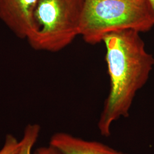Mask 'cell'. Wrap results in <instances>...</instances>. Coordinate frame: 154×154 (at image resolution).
I'll return each instance as SVG.
<instances>
[{
  "label": "cell",
  "mask_w": 154,
  "mask_h": 154,
  "mask_svg": "<svg viewBox=\"0 0 154 154\" xmlns=\"http://www.w3.org/2000/svg\"><path fill=\"white\" fill-rule=\"evenodd\" d=\"M139 34L124 30L109 33L103 39L110 82L98 122L103 137H110L114 122L129 116L135 96L147 82L154 67V57L147 51Z\"/></svg>",
  "instance_id": "cell-1"
},
{
  "label": "cell",
  "mask_w": 154,
  "mask_h": 154,
  "mask_svg": "<svg viewBox=\"0 0 154 154\" xmlns=\"http://www.w3.org/2000/svg\"><path fill=\"white\" fill-rule=\"evenodd\" d=\"M33 154H63L57 149L49 145L48 146L41 147L36 149Z\"/></svg>",
  "instance_id": "cell-8"
},
{
  "label": "cell",
  "mask_w": 154,
  "mask_h": 154,
  "mask_svg": "<svg viewBox=\"0 0 154 154\" xmlns=\"http://www.w3.org/2000/svg\"><path fill=\"white\" fill-rule=\"evenodd\" d=\"M154 26L148 0H85L80 35L88 44H98L109 33L124 30L144 33Z\"/></svg>",
  "instance_id": "cell-2"
},
{
  "label": "cell",
  "mask_w": 154,
  "mask_h": 154,
  "mask_svg": "<svg viewBox=\"0 0 154 154\" xmlns=\"http://www.w3.org/2000/svg\"><path fill=\"white\" fill-rule=\"evenodd\" d=\"M85 0H39L27 41L35 50L57 52L77 36Z\"/></svg>",
  "instance_id": "cell-3"
},
{
  "label": "cell",
  "mask_w": 154,
  "mask_h": 154,
  "mask_svg": "<svg viewBox=\"0 0 154 154\" xmlns=\"http://www.w3.org/2000/svg\"><path fill=\"white\" fill-rule=\"evenodd\" d=\"M149 1V4L151 6V8L152 9V11L153 12L154 16V0H148Z\"/></svg>",
  "instance_id": "cell-9"
},
{
  "label": "cell",
  "mask_w": 154,
  "mask_h": 154,
  "mask_svg": "<svg viewBox=\"0 0 154 154\" xmlns=\"http://www.w3.org/2000/svg\"><path fill=\"white\" fill-rule=\"evenodd\" d=\"M41 132V126L37 123H30L26 126L20 141L17 154H33V147L36 143Z\"/></svg>",
  "instance_id": "cell-6"
},
{
  "label": "cell",
  "mask_w": 154,
  "mask_h": 154,
  "mask_svg": "<svg viewBox=\"0 0 154 154\" xmlns=\"http://www.w3.org/2000/svg\"><path fill=\"white\" fill-rule=\"evenodd\" d=\"M49 145L63 154H128L97 141H90L66 132H56Z\"/></svg>",
  "instance_id": "cell-5"
},
{
  "label": "cell",
  "mask_w": 154,
  "mask_h": 154,
  "mask_svg": "<svg viewBox=\"0 0 154 154\" xmlns=\"http://www.w3.org/2000/svg\"><path fill=\"white\" fill-rule=\"evenodd\" d=\"M39 0H0V19L17 37L27 39Z\"/></svg>",
  "instance_id": "cell-4"
},
{
  "label": "cell",
  "mask_w": 154,
  "mask_h": 154,
  "mask_svg": "<svg viewBox=\"0 0 154 154\" xmlns=\"http://www.w3.org/2000/svg\"><path fill=\"white\" fill-rule=\"evenodd\" d=\"M20 146V141L13 135H6L4 142L0 149V154H17Z\"/></svg>",
  "instance_id": "cell-7"
}]
</instances>
